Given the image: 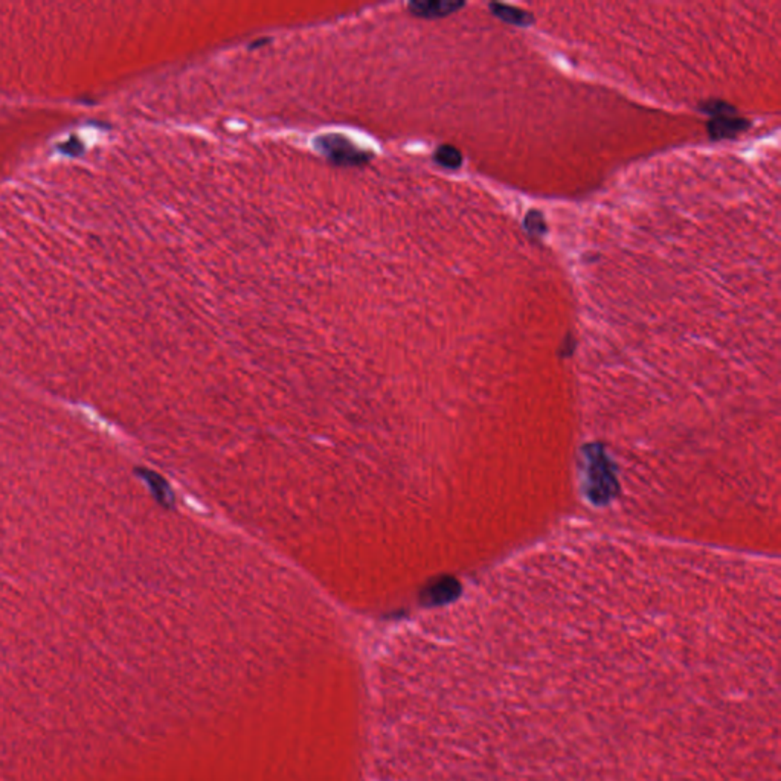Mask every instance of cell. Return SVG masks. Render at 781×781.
<instances>
[{
  "instance_id": "cell-7",
  "label": "cell",
  "mask_w": 781,
  "mask_h": 781,
  "mask_svg": "<svg viewBox=\"0 0 781 781\" xmlns=\"http://www.w3.org/2000/svg\"><path fill=\"white\" fill-rule=\"evenodd\" d=\"M525 228H527V231L531 235H544L546 232V223H545V217L544 214L539 212V211H530L527 216H525V221H523Z\"/></svg>"
},
{
  "instance_id": "cell-5",
  "label": "cell",
  "mask_w": 781,
  "mask_h": 781,
  "mask_svg": "<svg viewBox=\"0 0 781 781\" xmlns=\"http://www.w3.org/2000/svg\"><path fill=\"white\" fill-rule=\"evenodd\" d=\"M435 162L438 165L447 168V170H456L461 167L463 163V154L456 147L452 145H441L437 148V151L433 154Z\"/></svg>"
},
{
  "instance_id": "cell-3",
  "label": "cell",
  "mask_w": 781,
  "mask_h": 781,
  "mask_svg": "<svg viewBox=\"0 0 781 781\" xmlns=\"http://www.w3.org/2000/svg\"><path fill=\"white\" fill-rule=\"evenodd\" d=\"M750 126L751 122L745 118L727 114V117L713 118L708 122V133L711 139H731L745 133Z\"/></svg>"
},
{
  "instance_id": "cell-6",
  "label": "cell",
  "mask_w": 781,
  "mask_h": 781,
  "mask_svg": "<svg viewBox=\"0 0 781 781\" xmlns=\"http://www.w3.org/2000/svg\"><path fill=\"white\" fill-rule=\"evenodd\" d=\"M699 109H701V112H704V113L711 114L713 118L727 117V114H736V107L728 104L727 101H722V100L706 101V103L701 104Z\"/></svg>"
},
{
  "instance_id": "cell-2",
  "label": "cell",
  "mask_w": 781,
  "mask_h": 781,
  "mask_svg": "<svg viewBox=\"0 0 781 781\" xmlns=\"http://www.w3.org/2000/svg\"><path fill=\"white\" fill-rule=\"evenodd\" d=\"M463 6L464 2H454V0H429V2H410L408 10L415 17L440 19L456 13Z\"/></svg>"
},
{
  "instance_id": "cell-1",
  "label": "cell",
  "mask_w": 781,
  "mask_h": 781,
  "mask_svg": "<svg viewBox=\"0 0 781 781\" xmlns=\"http://www.w3.org/2000/svg\"><path fill=\"white\" fill-rule=\"evenodd\" d=\"M316 147L338 165H360V163L368 162V154L359 150L357 145L352 144L345 136H322L316 141Z\"/></svg>"
},
{
  "instance_id": "cell-8",
  "label": "cell",
  "mask_w": 781,
  "mask_h": 781,
  "mask_svg": "<svg viewBox=\"0 0 781 781\" xmlns=\"http://www.w3.org/2000/svg\"><path fill=\"white\" fill-rule=\"evenodd\" d=\"M61 150H63L66 154L77 156V154H80L81 151H83V145H81V142L78 141V139L72 137L69 142H66V144L61 145Z\"/></svg>"
},
{
  "instance_id": "cell-4",
  "label": "cell",
  "mask_w": 781,
  "mask_h": 781,
  "mask_svg": "<svg viewBox=\"0 0 781 781\" xmlns=\"http://www.w3.org/2000/svg\"><path fill=\"white\" fill-rule=\"evenodd\" d=\"M490 10L500 20H504L507 23H512V24H517V27H530V24L534 22L533 14H530L527 11H522V10H519V8L509 6V5L493 2V3H490Z\"/></svg>"
}]
</instances>
